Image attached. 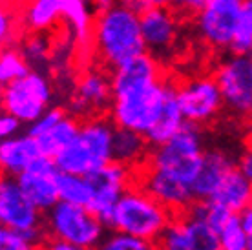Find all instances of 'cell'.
<instances>
[{
	"mask_svg": "<svg viewBox=\"0 0 252 250\" xmlns=\"http://www.w3.org/2000/svg\"><path fill=\"white\" fill-rule=\"evenodd\" d=\"M40 156L44 154L38 146V141L30 133H19L17 137L2 139L0 143V166L9 177H19Z\"/></svg>",
	"mask_w": 252,
	"mask_h": 250,
	"instance_id": "obj_20",
	"label": "cell"
},
{
	"mask_svg": "<svg viewBox=\"0 0 252 250\" xmlns=\"http://www.w3.org/2000/svg\"><path fill=\"white\" fill-rule=\"evenodd\" d=\"M42 33H30L26 35L24 40L20 42V51L24 53L26 61L32 68L40 71L42 68L50 66L53 61V51H55V38Z\"/></svg>",
	"mask_w": 252,
	"mask_h": 250,
	"instance_id": "obj_27",
	"label": "cell"
},
{
	"mask_svg": "<svg viewBox=\"0 0 252 250\" xmlns=\"http://www.w3.org/2000/svg\"><path fill=\"white\" fill-rule=\"evenodd\" d=\"M79 128H81V123H77V119L69 117V115H64L50 131H46L44 135L35 139L38 141V146H40L44 156L55 157L59 152H63L77 137Z\"/></svg>",
	"mask_w": 252,
	"mask_h": 250,
	"instance_id": "obj_26",
	"label": "cell"
},
{
	"mask_svg": "<svg viewBox=\"0 0 252 250\" xmlns=\"http://www.w3.org/2000/svg\"><path fill=\"white\" fill-rule=\"evenodd\" d=\"M114 102L112 75L108 77L102 69L84 68L77 77L69 99V108L73 115H95L106 110Z\"/></svg>",
	"mask_w": 252,
	"mask_h": 250,
	"instance_id": "obj_15",
	"label": "cell"
},
{
	"mask_svg": "<svg viewBox=\"0 0 252 250\" xmlns=\"http://www.w3.org/2000/svg\"><path fill=\"white\" fill-rule=\"evenodd\" d=\"M216 81L225 99V106L238 115H247L252 108V55L234 53L216 69Z\"/></svg>",
	"mask_w": 252,
	"mask_h": 250,
	"instance_id": "obj_10",
	"label": "cell"
},
{
	"mask_svg": "<svg viewBox=\"0 0 252 250\" xmlns=\"http://www.w3.org/2000/svg\"><path fill=\"white\" fill-rule=\"evenodd\" d=\"M249 115V126H251V131H252V108H251V112L247 113Z\"/></svg>",
	"mask_w": 252,
	"mask_h": 250,
	"instance_id": "obj_43",
	"label": "cell"
},
{
	"mask_svg": "<svg viewBox=\"0 0 252 250\" xmlns=\"http://www.w3.org/2000/svg\"><path fill=\"white\" fill-rule=\"evenodd\" d=\"M174 216L176 214L152 197L146 190L132 183L117 201L108 221V228L156 241Z\"/></svg>",
	"mask_w": 252,
	"mask_h": 250,
	"instance_id": "obj_3",
	"label": "cell"
},
{
	"mask_svg": "<svg viewBox=\"0 0 252 250\" xmlns=\"http://www.w3.org/2000/svg\"><path fill=\"white\" fill-rule=\"evenodd\" d=\"M42 250H94V249H86V247H81V245L68 243V241H64V239L51 238V239H48V241H44Z\"/></svg>",
	"mask_w": 252,
	"mask_h": 250,
	"instance_id": "obj_39",
	"label": "cell"
},
{
	"mask_svg": "<svg viewBox=\"0 0 252 250\" xmlns=\"http://www.w3.org/2000/svg\"><path fill=\"white\" fill-rule=\"evenodd\" d=\"M88 2L90 6H92V9L95 11V15L108 9V7H112L114 4H117V0H88Z\"/></svg>",
	"mask_w": 252,
	"mask_h": 250,
	"instance_id": "obj_41",
	"label": "cell"
},
{
	"mask_svg": "<svg viewBox=\"0 0 252 250\" xmlns=\"http://www.w3.org/2000/svg\"><path fill=\"white\" fill-rule=\"evenodd\" d=\"M252 46V0H247L243 11H241L238 30L234 35L230 50L234 53H249Z\"/></svg>",
	"mask_w": 252,
	"mask_h": 250,
	"instance_id": "obj_32",
	"label": "cell"
},
{
	"mask_svg": "<svg viewBox=\"0 0 252 250\" xmlns=\"http://www.w3.org/2000/svg\"><path fill=\"white\" fill-rule=\"evenodd\" d=\"M57 185H59V197H61V201L73 203V205H82V207H90L92 197H94V190H92V183H90L88 175L59 172Z\"/></svg>",
	"mask_w": 252,
	"mask_h": 250,
	"instance_id": "obj_28",
	"label": "cell"
},
{
	"mask_svg": "<svg viewBox=\"0 0 252 250\" xmlns=\"http://www.w3.org/2000/svg\"><path fill=\"white\" fill-rule=\"evenodd\" d=\"M0 223L9 230L40 236V210L22 192L17 177L6 175L0 183Z\"/></svg>",
	"mask_w": 252,
	"mask_h": 250,
	"instance_id": "obj_13",
	"label": "cell"
},
{
	"mask_svg": "<svg viewBox=\"0 0 252 250\" xmlns=\"http://www.w3.org/2000/svg\"><path fill=\"white\" fill-rule=\"evenodd\" d=\"M133 183L146 190L152 197H156L161 205H164L174 214L189 210L190 205L195 201L190 185L152 168L148 164H143L141 168L133 172Z\"/></svg>",
	"mask_w": 252,
	"mask_h": 250,
	"instance_id": "obj_14",
	"label": "cell"
},
{
	"mask_svg": "<svg viewBox=\"0 0 252 250\" xmlns=\"http://www.w3.org/2000/svg\"><path fill=\"white\" fill-rule=\"evenodd\" d=\"M22 125H24V123H20L15 115L4 112L2 113V117H0V137L2 139L17 137V135H19V131H20V126Z\"/></svg>",
	"mask_w": 252,
	"mask_h": 250,
	"instance_id": "obj_36",
	"label": "cell"
},
{
	"mask_svg": "<svg viewBox=\"0 0 252 250\" xmlns=\"http://www.w3.org/2000/svg\"><path fill=\"white\" fill-rule=\"evenodd\" d=\"M247 250H252V238H251V241H249V249Z\"/></svg>",
	"mask_w": 252,
	"mask_h": 250,
	"instance_id": "obj_44",
	"label": "cell"
},
{
	"mask_svg": "<svg viewBox=\"0 0 252 250\" xmlns=\"http://www.w3.org/2000/svg\"><path fill=\"white\" fill-rule=\"evenodd\" d=\"M32 71V66L26 61L24 53L17 48H4L0 55V82L2 86L19 81Z\"/></svg>",
	"mask_w": 252,
	"mask_h": 250,
	"instance_id": "obj_29",
	"label": "cell"
},
{
	"mask_svg": "<svg viewBox=\"0 0 252 250\" xmlns=\"http://www.w3.org/2000/svg\"><path fill=\"white\" fill-rule=\"evenodd\" d=\"M115 125L104 117H90L81 123L79 133L71 143L53 157L59 172L90 175L114 161Z\"/></svg>",
	"mask_w": 252,
	"mask_h": 250,
	"instance_id": "obj_2",
	"label": "cell"
},
{
	"mask_svg": "<svg viewBox=\"0 0 252 250\" xmlns=\"http://www.w3.org/2000/svg\"><path fill=\"white\" fill-rule=\"evenodd\" d=\"M51 84L42 71L32 69L19 81L6 84L2 90L4 112L15 115L20 123L32 125L50 110Z\"/></svg>",
	"mask_w": 252,
	"mask_h": 250,
	"instance_id": "obj_7",
	"label": "cell"
},
{
	"mask_svg": "<svg viewBox=\"0 0 252 250\" xmlns=\"http://www.w3.org/2000/svg\"><path fill=\"white\" fill-rule=\"evenodd\" d=\"M141 31L146 51L156 59L168 57L177 42V15L166 7H152L141 13Z\"/></svg>",
	"mask_w": 252,
	"mask_h": 250,
	"instance_id": "obj_17",
	"label": "cell"
},
{
	"mask_svg": "<svg viewBox=\"0 0 252 250\" xmlns=\"http://www.w3.org/2000/svg\"><path fill=\"white\" fill-rule=\"evenodd\" d=\"M236 168L232 159L223 154V152L212 150L205 154L203 164L197 175H195L194 183H192V192H194L195 201H208L212 199L216 190L220 188L223 179L227 177L232 170Z\"/></svg>",
	"mask_w": 252,
	"mask_h": 250,
	"instance_id": "obj_21",
	"label": "cell"
},
{
	"mask_svg": "<svg viewBox=\"0 0 252 250\" xmlns=\"http://www.w3.org/2000/svg\"><path fill=\"white\" fill-rule=\"evenodd\" d=\"M205 2L207 0H172L170 6L174 7V13L177 17H192L199 13Z\"/></svg>",
	"mask_w": 252,
	"mask_h": 250,
	"instance_id": "obj_35",
	"label": "cell"
},
{
	"mask_svg": "<svg viewBox=\"0 0 252 250\" xmlns=\"http://www.w3.org/2000/svg\"><path fill=\"white\" fill-rule=\"evenodd\" d=\"M57 175L59 168L55 159L40 156L30 168L17 177V181H19L22 192L28 195V199L32 201L40 212H50L61 201Z\"/></svg>",
	"mask_w": 252,
	"mask_h": 250,
	"instance_id": "obj_16",
	"label": "cell"
},
{
	"mask_svg": "<svg viewBox=\"0 0 252 250\" xmlns=\"http://www.w3.org/2000/svg\"><path fill=\"white\" fill-rule=\"evenodd\" d=\"M123 2L137 9L139 13H143L145 9H152V7H168L172 4V0H123Z\"/></svg>",
	"mask_w": 252,
	"mask_h": 250,
	"instance_id": "obj_37",
	"label": "cell"
},
{
	"mask_svg": "<svg viewBox=\"0 0 252 250\" xmlns=\"http://www.w3.org/2000/svg\"><path fill=\"white\" fill-rule=\"evenodd\" d=\"M238 168L243 172L247 179L252 183V141L245 146V150L241 152L240 161H238Z\"/></svg>",
	"mask_w": 252,
	"mask_h": 250,
	"instance_id": "obj_38",
	"label": "cell"
},
{
	"mask_svg": "<svg viewBox=\"0 0 252 250\" xmlns=\"http://www.w3.org/2000/svg\"><path fill=\"white\" fill-rule=\"evenodd\" d=\"M221 250H247L251 236L245 232L240 218L236 216L220 230Z\"/></svg>",
	"mask_w": 252,
	"mask_h": 250,
	"instance_id": "obj_31",
	"label": "cell"
},
{
	"mask_svg": "<svg viewBox=\"0 0 252 250\" xmlns=\"http://www.w3.org/2000/svg\"><path fill=\"white\" fill-rule=\"evenodd\" d=\"M64 115H66V113H64L61 108H50V110H48L46 113H42V115H40L35 123H32V125H30V130H28V133H30V135H33V137H40V135H44L46 131H50L53 126L57 125Z\"/></svg>",
	"mask_w": 252,
	"mask_h": 250,
	"instance_id": "obj_34",
	"label": "cell"
},
{
	"mask_svg": "<svg viewBox=\"0 0 252 250\" xmlns=\"http://www.w3.org/2000/svg\"><path fill=\"white\" fill-rule=\"evenodd\" d=\"M176 92L185 119L195 126L214 121L225 104L216 77H195L176 86Z\"/></svg>",
	"mask_w": 252,
	"mask_h": 250,
	"instance_id": "obj_11",
	"label": "cell"
},
{
	"mask_svg": "<svg viewBox=\"0 0 252 250\" xmlns=\"http://www.w3.org/2000/svg\"><path fill=\"white\" fill-rule=\"evenodd\" d=\"M88 179L94 190V197L88 208H92L108 226L117 201L133 183V170L117 161H112L102 168L92 172Z\"/></svg>",
	"mask_w": 252,
	"mask_h": 250,
	"instance_id": "obj_12",
	"label": "cell"
},
{
	"mask_svg": "<svg viewBox=\"0 0 252 250\" xmlns=\"http://www.w3.org/2000/svg\"><path fill=\"white\" fill-rule=\"evenodd\" d=\"M88 0H63V22L77 46V55L88 59L94 51L95 17Z\"/></svg>",
	"mask_w": 252,
	"mask_h": 250,
	"instance_id": "obj_18",
	"label": "cell"
},
{
	"mask_svg": "<svg viewBox=\"0 0 252 250\" xmlns=\"http://www.w3.org/2000/svg\"><path fill=\"white\" fill-rule=\"evenodd\" d=\"M238 218H240L241 225H243L245 232L252 238V203L245 208V210H241V212L238 214Z\"/></svg>",
	"mask_w": 252,
	"mask_h": 250,
	"instance_id": "obj_40",
	"label": "cell"
},
{
	"mask_svg": "<svg viewBox=\"0 0 252 250\" xmlns=\"http://www.w3.org/2000/svg\"><path fill=\"white\" fill-rule=\"evenodd\" d=\"M145 51L141 13L137 9L121 2L95 15L92 55L106 69L114 71Z\"/></svg>",
	"mask_w": 252,
	"mask_h": 250,
	"instance_id": "obj_1",
	"label": "cell"
},
{
	"mask_svg": "<svg viewBox=\"0 0 252 250\" xmlns=\"http://www.w3.org/2000/svg\"><path fill=\"white\" fill-rule=\"evenodd\" d=\"M48 232L68 243L95 249L102 243L106 223L88 207L59 201L48 212Z\"/></svg>",
	"mask_w": 252,
	"mask_h": 250,
	"instance_id": "obj_6",
	"label": "cell"
},
{
	"mask_svg": "<svg viewBox=\"0 0 252 250\" xmlns=\"http://www.w3.org/2000/svg\"><path fill=\"white\" fill-rule=\"evenodd\" d=\"M212 201L223 205L230 212L240 214L252 203V183L240 168H234L216 190Z\"/></svg>",
	"mask_w": 252,
	"mask_h": 250,
	"instance_id": "obj_25",
	"label": "cell"
},
{
	"mask_svg": "<svg viewBox=\"0 0 252 250\" xmlns=\"http://www.w3.org/2000/svg\"><path fill=\"white\" fill-rule=\"evenodd\" d=\"M0 250H42L40 236H32V234L9 230V228L2 226V230H0Z\"/></svg>",
	"mask_w": 252,
	"mask_h": 250,
	"instance_id": "obj_33",
	"label": "cell"
},
{
	"mask_svg": "<svg viewBox=\"0 0 252 250\" xmlns=\"http://www.w3.org/2000/svg\"><path fill=\"white\" fill-rule=\"evenodd\" d=\"M185 125H187V119H185L181 104H179V99H177L176 86L168 81L166 100H164L161 117L158 119L156 126L146 133V137H148V141H150L152 146H159V144L166 143L168 139L174 137V135H176L177 131L181 130Z\"/></svg>",
	"mask_w": 252,
	"mask_h": 250,
	"instance_id": "obj_24",
	"label": "cell"
},
{
	"mask_svg": "<svg viewBox=\"0 0 252 250\" xmlns=\"http://www.w3.org/2000/svg\"><path fill=\"white\" fill-rule=\"evenodd\" d=\"M17 11L28 33L51 31L63 22V0H26Z\"/></svg>",
	"mask_w": 252,
	"mask_h": 250,
	"instance_id": "obj_23",
	"label": "cell"
},
{
	"mask_svg": "<svg viewBox=\"0 0 252 250\" xmlns=\"http://www.w3.org/2000/svg\"><path fill=\"white\" fill-rule=\"evenodd\" d=\"M26 0H4V7H13V9H19Z\"/></svg>",
	"mask_w": 252,
	"mask_h": 250,
	"instance_id": "obj_42",
	"label": "cell"
},
{
	"mask_svg": "<svg viewBox=\"0 0 252 250\" xmlns=\"http://www.w3.org/2000/svg\"><path fill=\"white\" fill-rule=\"evenodd\" d=\"M166 90L168 81L161 79L152 84L115 94L114 102L110 106L112 123L119 128L135 130L146 135L161 117L166 100Z\"/></svg>",
	"mask_w": 252,
	"mask_h": 250,
	"instance_id": "obj_5",
	"label": "cell"
},
{
	"mask_svg": "<svg viewBox=\"0 0 252 250\" xmlns=\"http://www.w3.org/2000/svg\"><path fill=\"white\" fill-rule=\"evenodd\" d=\"M99 250H158V247H156V241L114 230V234L102 239Z\"/></svg>",
	"mask_w": 252,
	"mask_h": 250,
	"instance_id": "obj_30",
	"label": "cell"
},
{
	"mask_svg": "<svg viewBox=\"0 0 252 250\" xmlns=\"http://www.w3.org/2000/svg\"><path fill=\"white\" fill-rule=\"evenodd\" d=\"M207 152L203 150V141L195 125H187L166 143L154 146L145 164L164 172L179 181L192 187L199 172Z\"/></svg>",
	"mask_w": 252,
	"mask_h": 250,
	"instance_id": "obj_4",
	"label": "cell"
},
{
	"mask_svg": "<svg viewBox=\"0 0 252 250\" xmlns=\"http://www.w3.org/2000/svg\"><path fill=\"white\" fill-rule=\"evenodd\" d=\"M150 146L152 144L145 133L115 126L114 161L125 164V166H128V168H132L135 172L148 161Z\"/></svg>",
	"mask_w": 252,
	"mask_h": 250,
	"instance_id": "obj_22",
	"label": "cell"
},
{
	"mask_svg": "<svg viewBox=\"0 0 252 250\" xmlns=\"http://www.w3.org/2000/svg\"><path fill=\"white\" fill-rule=\"evenodd\" d=\"M247 0H207L195 15L199 35L216 50L230 48Z\"/></svg>",
	"mask_w": 252,
	"mask_h": 250,
	"instance_id": "obj_9",
	"label": "cell"
},
{
	"mask_svg": "<svg viewBox=\"0 0 252 250\" xmlns=\"http://www.w3.org/2000/svg\"><path fill=\"white\" fill-rule=\"evenodd\" d=\"M161 79H163V75H161L159 61L154 55H150L148 51H145V53H141L135 59L128 61L126 64L112 71L114 95L123 94V92L132 90V88L158 82Z\"/></svg>",
	"mask_w": 252,
	"mask_h": 250,
	"instance_id": "obj_19",
	"label": "cell"
},
{
	"mask_svg": "<svg viewBox=\"0 0 252 250\" xmlns=\"http://www.w3.org/2000/svg\"><path fill=\"white\" fill-rule=\"evenodd\" d=\"M249 53H251V55H252V46H251V51H249Z\"/></svg>",
	"mask_w": 252,
	"mask_h": 250,
	"instance_id": "obj_45",
	"label": "cell"
},
{
	"mask_svg": "<svg viewBox=\"0 0 252 250\" xmlns=\"http://www.w3.org/2000/svg\"><path fill=\"white\" fill-rule=\"evenodd\" d=\"M158 250H221L220 234L192 205L176 214L161 236L156 239Z\"/></svg>",
	"mask_w": 252,
	"mask_h": 250,
	"instance_id": "obj_8",
	"label": "cell"
}]
</instances>
